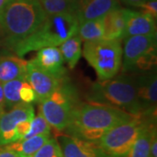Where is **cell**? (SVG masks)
<instances>
[{"label":"cell","instance_id":"cell-15","mask_svg":"<svg viewBox=\"0 0 157 157\" xmlns=\"http://www.w3.org/2000/svg\"><path fill=\"white\" fill-rule=\"evenodd\" d=\"M35 65L59 78H65L67 70L64 67V59L59 46L39 49L35 59H32Z\"/></svg>","mask_w":157,"mask_h":157},{"label":"cell","instance_id":"cell-5","mask_svg":"<svg viewBox=\"0 0 157 157\" xmlns=\"http://www.w3.org/2000/svg\"><path fill=\"white\" fill-rule=\"evenodd\" d=\"M82 55L94 69L99 80L108 79L117 75L122 60L121 40L102 39L86 41Z\"/></svg>","mask_w":157,"mask_h":157},{"label":"cell","instance_id":"cell-32","mask_svg":"<svg viewBox=\"0 0 157 157\" xmlns=\"http://www.w3.org/2000/svg\"><path fill=\"white\" fill-rule=\"evenodd\" d=\"M2 44H6V35L3 30L0 28V45Z\"/></svg>","mask_w":157,"mask_h":157},{"label":"cell","instance_id":"cell-20","mask_svg":"<svg viewBox=\"0 0 157 157\" xmlns=\"http://www.w3.org/2000/svg\"><path fill=\"white\" fill-rule=\"evenodd\" d=\"M64 61L67 63L68 67L73 69L78 64L82 55V39L78 33L74 34L65 40L59 46Z\"/></svg>","mask_w":157,"mask_h":157},{"label":"cell","instance_id":"cell-30","mask_svg":"<svg viewBox=\"0 0 157 157\" xmlns=\"http://www.w3.org/2000/svg\"><path fill=\"white\" fill-rule=\"evenodd\" d=\"M6 109V101H5V95L3 90V83L0 81V114L5 112Z\"/></svg>","mask_w":157,"mask_h":157},{"label":"cell","instance_id":"cell-24","mask_svg":"<svg viewBox=\"0 0 157 157\" xmlns=\"http://www.w3.org/2000/svg\"><path fill=\"white\" fill-rule=\"evenodd\" d=\"M50 134L51 126L46 121V120L43 116V114L41 113L39 108L38 114L36 116H34L33 121H32L31 127H30L28 133L25 135L21 140L26 139V138H30V137H33V136H35V135H50Z\"/></svg>","mask_w":157,"mask_h":157},{"label":"cell","instance_id":"cell-19","mask_svg":"<svg viewBox=\"0 0 157 157\" xmlns=\"http://www.w3.org/2000/svg\"><path fill=\"white\" fill-rule=\"evenodd\" d=\"M50 139V135H35L24 140L14 141L5 146L18 153L23 157H33L36 152Z\"/></svg>","mask_w":157,"mask_h":157},{"label":"cell","instance_id":"cell-25","mask_svg":"<svg viewBox=\"0 0 157 157\" xmlns=\"http://www.w3.org/2000/svg\"><path fill=\"white\" fill-rule=\"evenodd\" d=\"M33 157H63V155L58 140L50 138Z\"/></svg>","mask_w":157,"mask_h":157},{"label":"cell","instance_id":"cell-4","mask_svg":"<svg viewBox=\"0 0 157 157\" xmlns=\"http://www.w3.org/2000/svg\"><path fill=\"white\" fill-rule=\"evenodd\" d=\"M87 99L88 101L110 105L131 114L142 116L136 98L135 76L122 73L94 82L90 87Z\"/></svg>","mask_w":157,"mask_h":157},{"label":"cell","instance_id":"cell-31","mask_svg":"<svg viewBox=\"0 0 157 157\" xmlns=\"http://www.w3.org/2000/svg\"><path fill=\"white\" fill-rule=\"evenodd\" d=\"M121 1H122L123 3H125V4H127V5L135 6V7H136L138 5H140L141 3L145 2L146 0H121Z\"/></svg>","mask_w":157,"mask_h":157},{"label":"cell","instance_id":"cell-33","mask_svg":"<svg viewBox=\"0 0 157 157\" xmlns=\"http://www.w3.org/2000/svg\"><path fill=\"white\" fill-rule=\"evenodd\" d=\"M11 1V0H0V10H2Z\"/></svg>","mask_w":157,"mask_h":157},{"label":"cell","instance_id":"cell-34","mask_svg":"<svg viewBox=\"0 0 157 157\" xmlns=\"http://www.w3.org/2000/svg\"><path fill=\"white\" fill-rule=\"evenodd\" d=\"M0 28H1V27H0Z\"/></svg>","mask_w":157,"mask_h":157},{"label":"cell","instance_id":"cell-9","mask_svg":"<svg viewBox=\"0 0 157 157\" xmlns=\"http://www.w3.org/2000/svg\"><path fill=\"white\" fill-rule=\"evenodd\" d=\"M35 111L33 104L20 102L11 107L8 112L0 114V147L19 140L17 128L20 122L33 120Z\"/></svg>","mask_w":157,"mask_h":157},{"label":"cell","instance_id":"cell-21","mask_svg":"<svg viewBox=\"0 0 157 157\" xmlns=\"http://www.w3.org/2000/svg\"><path fill=\"white\" fill-rule=\"evenodd\" d=\"M78 36L82 41H95L103 39L104 27H103V17L87 20L78 25Z\"/></svg>","mask_w":157,"mask_h":157},{"label":"cell","instance_id":"cell-3","mask_svg":"<svg viewBox=\"0 0 157 157\" xmlns=\"http://www.w3.org/2000/svg\"><path fill=\"white\" fill-rule=\"evenodd\" d=\"M78 18L74 12L47 16L32 34L17 42L11 50L19 57L45 47L59 46L68 38L78 33Z\"/></svg>","mask_w":157,"mask_h":157},{"label":"cell","instance_id":"cell-12","mask_svg":"<svg viewBox=\"0 0 157 157\" xmlns=\"http://www.w3.org/2000/svg\"><path fill=\"white\" fill-rule=\"evenodd\" d=\"M57 140L63 157H110L103 152L98 141L83 140L70 135H60Z\"/></svg>","mask_w":157,"mask_h":157},{"label":"cell","instance_id":"cell-28","mask_svg":"<svg viewBox=\"0 0 157 157\" xmlns=\"http://www.w3.org/2000/svg\"><path fill=\"white\" fill-rule=\"evenodd\" d=\"M0 157H23L18 153L7 148L6 146L0 147Z\"/></svg>","mask_w":157,"mask_h":157},{"label":"cell","instance_id":"cell-2","mask_svg":"<svg viewBox=\"0 0 157 157\" xmlns=\"http://www.w3.org/2000/svg\"><path fill=\"white\" fill-rule=\"evenodd\" d=\"M46 17L39 0H11L0 10V27L6 35V45L11 49L33 33Z\"/></svg>","mask_w":157,"mask_h":157},{"label":"cell","instance_id":"cell-16","mask_svg":"<svg viewBox=\"0 0 157 157\" xmlns=\"http://www.w3.org/2000/svg\"><path fill=\"white\" fill-rule=\"evenodd\" d=\"M28 60L17 55L0 56V81L5 83L17 78H26Z\"/></svg>","mask_w":157,"mask_h":157},{"label":"cell","instance_id":"cell-18","mask_svg":"<svg viewBox=\"0 0 157 157\" xmlns=\"http://www.w3.org/2000/svg\"><path fill=\"white\" fill-rule=\"evenodd\" d=\"M155 131L156 128L154 127V124L146 120L137 139L135 140L134 145L132 146L126 157L149 156L150 143L153 135Z\"/></svg>","mask_w":157,"mask_h":157},{"label":"cell","instance_id":"cell-17","mask_svg":"<svg viewBox=\"0 0 157 157\" xmlns=\"http://www.w3.org/2000/svg\"><path fill=\"white\" fill-rule=\"evenodd\" d=\"M103 27L105 39H124L125 18L123 11L121 8H114L103 16Z\"/></svg>","mask_w":157,"mask_h":157},{"label":"cell","instance_id":"cell-1","mask_svg":"<svg viewBox=\"0 0 157 157\" xmlns=\"http://www.w3.org/2000/svg\"><path fill=\"white\" fill-rule=\"evenodd\" d=\"M140 116L110 105L88 101L78 102L72 111L67 128V135L91 141L101 138L119 124Z\"/></svg>","mask_w":157,"mask_h":157},{"label":"cell","instance_id":"cell-11","mask_svg":"<svg viewBox=\"0 0 157 157\" xmlns=\"http://www.w3.org/2000/svg\"><path fill=\"white\" fill-rule=\"evenodd\" d=\"M64 78H57L54 75L39 67L32 60L28 61L26 79L33 88L37 97V102L39 103L45 101L48 96H50L52 92L58 88Z\"/></svg>","mask_w":157,"mask_h":157},{"label":"cell","instance_id":"cell-14","mask_svg":"<svg viewBox=\"0 0 157 157\" xmlns=\"http://www.w3.org/2000/svg\"><path fill=\"white\" fill-rule=\"evenodd\" d=\"M117 7L118 0H76V16L80 24L102 17Z\"/></svg>","mask_w":157,"mask_h":157},{"label":"cell","instance_id":"cell-10","mask_svg":"<svg viewBox=\"0 0 157 157\" xmlns=\"http://www.w3.org/2000/svg\"><path fill=\"white\" fill-rule=\"evenodd\" d=\"M136 98L142 116L154 117L157 102V76L155 71H148L135 76Z\"/></svg>","mask_w":157,"mask_h":157},{"label":"cell","instance_id":"cell-27","mask_svg":"<svg viewBox=\"0 0 157 157\" xmlns=\"http://www.w3.org/2000/svg\"><path fill=\"white\" fill-rule=\"evenodd\" d=\"M140 8L143 12L151 15L152 17L156 18L157 16V0H146L145 2L141 3L136 6Z\"/></svg>","mask_w":157,"mask_h":157},{"label":"cell","instance_id":"cell-6","mask_svg":"<svg viewBox=\"0 0 157 157\" xmlns=\"http://www.w3.org/2000/svg\"><path fill=\"white\" fill-rule=\"evenodd\" d=\"M156 40V34L125 38L121 60L122 73H146L155 67Z\"/></svg>","mask_w":157,"mask_h":157},{"label":"cell","instance_id":"cell-29","mask_svg":"<svg viewBox=\"0 0 157 157\" xmlns=\"http://www.w3.org/2000/svg\"><path fill=\"white\" fill-rule=\"evenodd\" d=\"M148 157H157V135L156 131L154 133L152 137L150 148H149V156Z\"/></svg>","mask_w":157,"mask_h":157},{"label":"cell","instance_id":"cell-26","mask_svg":"<svg viewBox=\"0 0 157 157\" xmlns=\"http://www.w3.org/2000/svg\"><path fill=\"white\" fill-rule=\"evenodd\" d=\"M19 97H20L21 102L26 103V104H33L34 102H37L36 94L26 78L23 81L22 86L20 87Z\"/></svg>","mask_w":157,"mask_h":157},{"label":"cell","instance_id":"cell-7","mask_svg":"<svg viewBox=\"0 0 157 157\" xmlns=\"http://www.w3.org/2000/svg\"><path fill=\"white\" fill-rule=\"evenodd\" d=\"M78 102L76 91L65 78L50 96L39 103V110L51 128L63 132L67 128L72 111Z\"/></svg>","mask_w":157,"mask_h":157},{"label":"cell","instance_id":"cell-13","mask_svg":"<svg viewBox=\"0 0 157 157\" xmlns=\"http://www.w3.org/2000/svg\"><path fill=\"white\" fill-rule=\"evenodd\" d=\"M125 18L124 39L130 36L156 34L155 18L143 11L122 9Z\"/></svg>","mask_w":157,"mask_h":157},{"label":"cell","instance_id":"cell-23","mask_svg":"<svg viewBox=\"0 0 157 157\" xmlns=\"http://www.w3.org/2000/svg\"><path fill=\"white\" fill-rule=\"evenodd\" d=\"M26 78H17L3 83V90L6 101V108L11 109V107L20 103L19 90L23 81Z\"/></svg>","mask_w":157,"mask_h":157},{"label":"cell","instance_id":"cell-22","mask_svg":"<svg viewBox=\"0 0 157 157\" xmlns=\"http://www.w3.org/2000/svg\"><path fill=\"white\" fill-rule=\"evenodd\" d=\"M44 11L49 15L66 12L76 13V0H39Z\"/></svg>","mask_w":157,"mask_h":157},{"label":"cell","instance_id":"cell-8","mask_svg":"<svg viewBox=\"0 0 157 157\" xmlns=\"http://www.w3.org/2000/svg\"><path fill=\"white\" fill-rule=\"evenodd\" d=\"M146 120L136 116L126 122L113 127L98 141L101 149L110 157H126Z\"/></svg>","mask_w":157,"mask_h":157}]
</instances>
